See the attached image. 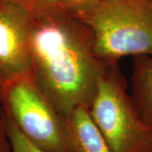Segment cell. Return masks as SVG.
Listing matches in <instances>:
<instances>
[{"mask_svg":"<svg viewBox=\"0 0 152 152\" xmlns=\"http://www.w3.org/2000/svg\"><path fill=\"white\" fill-rule=\"evenodd\" d=\"M131 82L136 113L145 124L152 127V57H133Z\"/></svg>","mask_w":152,"mask_h":152,"instance_id":"obj_7","label":"cell"},{"mask_svg":"<svg viewBox=\"0 0 152 152\" xmlns=\"http://www.w3.org/2000/svg\"><path fill=\"white\" fill-rule=\"evenodd\" d=\"M62 9L69 16L81 20L103 0H58Z\"/></svg>","mask_w":152,"mask_h":152,"instance_id":"obj_10","label":"cell"},{"mask_svg":"<svg viewBox=\"0 0 152 152\" xmlns=\"http://www.w3.org/2000/svg\"><path fill=\"white\" fill-rule=\"evenodd\" d=\"M32 17L15 4L0 0V79L3 83L31 74Z\"/></svg>","mask_w":152,"mask_h":152,"instance_id":"obj_5","label":"cell"},{"mask_svg":"<svg viewBox=\"0 0 152 152\" xmlns=\"http://www.w3.org/2000/svg\"><path fill=\"white\" fill-rule=\"evenodd\" d=\"M20 6L27 11L33 19L66 14L58 0H6Z\"/></svg>","mask_w":152,"mask_h":152,"instance_id":"obj_8","label":"cell"},{"mask_svg":"<svg viewBox=\"0 0 152 152\" xmlns=\"http://www.w3.org/2000/svg\"><path fill=\"white\" fill-rule=\"evenodd\" d=\"M0 104L6 118L35 146L46 152H66L64 118L31 74L4 82Z\"/></svg>","mask_w":152,"mask_h":152,"instance_id":"obj_4","label":"cell"},{"mask_svg":"<svg viewBox=\"0 0 152 152\" xmlns=\"http://www.w3.org/2000/svg\"><path fill=\"white\" fill-rule=\"evenodd\" d=\"M80 20L90 28L95 53L105 63L152 57V0H103Z\"/></svg>","mask_w":152,"mask_h":152,"instance_id":"obj_2","label":"cell"},{"mask_svg":"<svg viewBox=\"0 0 152 152\" xmlns=\"http://www.w3.org/2000/svg\"><path fill=\"white\" fill-rule=\"evenodd\" d=\"M2 87H3V81L0 79V101H1V93H2Z\"/></svg>","mask_w":152,"mask_h":152,"instance_id":"obj_12","label":"cell"},{"mask_svg":"<svg viewBox=\"0 0 152 152\" xmlns=\"http://www.w3.org/2000/svg\"><path fill=\"white\" fill-rule=\"evenodd\" d=\"M66 152H111L86 107H77L64 117Z\"/></svg>","mask_w":152,"mask_h":152,"instance_id":"obj_6","label":"cell"},{"mask_svg":"<svg viewBox=\"0 0 152 152\" xmlns=\"http://www.w3.org/2000/svg\"><path fill=\"white\" fill-rule=\"evenodd\" d=\"M4 118L6 122L7 134L10 142L12 152H46L38 149L37 147L32 145L20 132V130L16 128V126L8 118H6L5 115Z\"/></svg>","mask_w":152,"mask_h":152,"instance_id":"obj_9","label":"cell"},{"mask_svg":"<svg viewBox=\"0 0 152 152\" xmlns=\"http://www.w3.org/2000/svg\"><path fill=\"white\" fill-rule=\"evenodd\" d=\"M30 57L31 75L63 118L89 107L111 64L96 54L86 24L64 13L32 18Z\"/></svg>","mask_w":152,"mask_h":152,"instance_id":"obj_1","label":"cell"},{"mask_svg":"<svg viewBox=\"0 0 152 152\" xmlns=\"http://www.w3.org/2000/svg\"><path fill=\"white\" fill-rule=\"evenodd\" d=\"M88 110L111 152H152V127L136 113L118 63L108 65Z\"/></svg>","mask_w":152,"mask_h":152,"instance_id":"obj_3","label":"cell"},{"mask_svg":"<svg viewBox=\"0 0 152 152\" xmlns=\"http://www.w3.org/2000/svg\"><path fill=\"white\" fill-rule=\"evenodd\" d=\"M0 152H12L10 142L7 134L4 115L0 116Z\"/></svg>","mask_w":152,"mask_h":152,"instance_id":"obj_11","label":"cell"}]
</instances>
